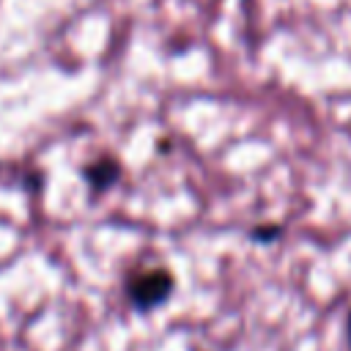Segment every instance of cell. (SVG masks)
Instances as JSON below:
<instances>
[{
	"label": "cell",
	"mask_w": 351,
	"mask_h": 351,
	"mask_svg": "<svg viewBox=\"0 0 351 351\" xmlns=\"http://www.w3.org/2000/svg\"><path fill=\"white\" fill-rule=\"evenodd\" d=\"M173 285L176 282H173V274L167 269H151V271L137 274L129 282V299L134 302L137 310H151V307H159L162 302L170 299Z\"/></svg>",
	"instance_id": "cell-1"
},
{
	"label": "cell",
	"mask_w": 351,
	"mask_h": 351,
	"mask_svg": "<svg viewBox=\"0 0 351 351\" xmlns=\"http://www.w3.org/2000/svg\"><path fill=\"white\" fill-rule=\"evenodd\" d=\"M118 176H121V165H118V159H112V156H101V159L90 162V165L82 170V178L90 184L93 192L110 189V186L118 181Z\"/></svg>",
	"instance_id": "cell-2"
}]
</instances>
